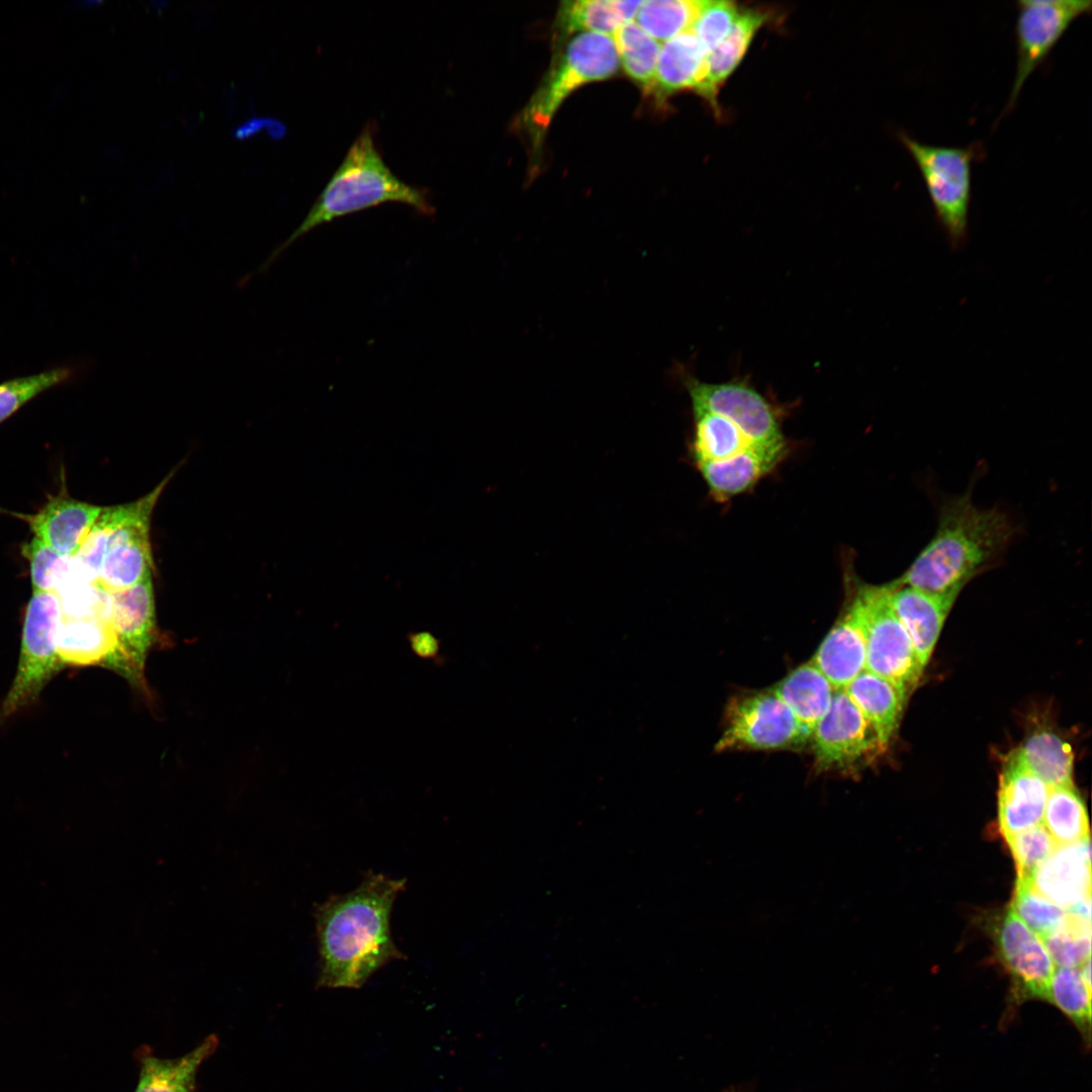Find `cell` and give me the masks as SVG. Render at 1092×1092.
<instances>
[{"instance_id": "cell-1", "label": "cell", "mask_w": 1092, "mask_h": 1092, "mask_svg": "<svg viewBox=\"0 0 1092 1092\" xmlns=\"http://www.w3.org/2000/svg\"><path fill=\"white\" fill-rule=\"evenodd\" d=\"M404 886L403 879L370 873L356 890L316 907L318 986L359 988L387 963L403 959L392 940L389 919Z\"/></svg>"}, {"instance_id": "cell-2", "label": "cell", "mask_w": 1092, "mask_h": 1092, "mask_svg": "<svg viewBox=\"0 0 1092 1092\" xmlns=\"http://www.w3.org/2000/svg\"><path fill=\"white\" fill-rule=\"evenodd\" d=\"M1017 531L1005 512L976 507L971 492L947 499L939 508L934 535L894 582L960 595L972 579L1000 562Z\"/></svg>"}, {"instance_id": "cell-3", "label": "cell", "mask_w": 1092, "mask_h": 1092, "mask_svg": "<svg viewBox=\"0 0 1092 1092\" xmlns=\"http://www.w3.org/2000/svg\"><path fill=\"white\" fill-rule=\"evenodd\" d=\"M374 129L373 123L365 125L302 222L256 273L266 272L296 240L336 218L388 202L405 204L427 216L435 213L428 192L401 181L385 164L375 145Z\"/></svg>"}, {"instance_id": "cell-4", "label": "cell", "mask_w": 1092, "mask_h": 1092, "mask_svg": "<svg viewBox=\"0 0 1092 1092\" xmlns=\"http://www.w3.org/2000/svg\"><path fill=\"white\" fill-rule=\"evenodd\" d=\"M619 57L612 35L598 32L577 33L570 39L556 63L520 114L518 123L539 146L561 103L578 87L613 76Z\"/></svg>"}, {"instance_id": "cell-5", "label": "cell", "mask_w": 1092, "mask_h": 1092, "mask_svg": "<svg viewBox=\"0 0 1092 1092\" xmlns=\"http://www.w3.org/2000/svg\"><path fill=\"white\" fill-rule=\"evenodd\" d=\"M898 139L913 158L924 181L935 216L952 249L968 236L972 199V164L984 155L979 143L967 147L928 145L901 130Z\"/></svg>"}, {"instance_id": "cell-6", "label": "cell", "mask_w": 1092, "mask_h": 1092, "mask_svg": "<svg viewBox=\"0 0 1092 1092\" xmlns=\"http://www.w3.org/2000/svg\"><path fill=\"white\" fill-rule=\"evenodd\" d=\"M867 623L866 669L891 682L907 700L924 667L891 603L892 582H859Z\"/></svg>"}, {"instance_id": "cell-7", "label": "cell", "mask_w": 1092, "mask_h": 1092, "mask_svg": "<svg viewBox=\"0 0 1092 1092\" xmlns=\"http://www.w3.org/2000/svg\"><path fill=\"white\" fill-rule=\"evenodd\" d=\"M62 622L59 597L33 593L26 609L17 673L3 705L5 715L31 703L63 667L57 649Z\"/></svg>"}, {"instance_id": "cell-8", "label": "cell", "mask_w": 1092, "mask_h": 1092, "mask_svg": "<svg viewBox=\"0 0 1092 1092\" xmlns=\"http://www.w3.org/2000/svg\"><path fill=\"white\" fill-rule=\"evenodd\" d=\"M808 740L810 735L770 689L730 702L715 749H780L802 746Z\"/></svg>"}, {"instance_id": "cell-9", "label": "cell", "mask_w": 1092, "mask_h": 1092, "mask_svg": "<svg viewBox=\"0 0 1092 1092\" xmlns=\"http://www.w3.org/2000/svg\"><path fill=\"white\" fill-rule=\"evenodd\" d=\"M1016 4V71L1002 115L1013 109L1028 77L1044 62L1071 24L1092 10L1089 0H1021Z\"/></svg>"}, {"instance_id": "cell-10", "label": "cell", "mask_w": 1092, "mask_h": 1092, "mask_svg": "<svg viewBox=\"0 0 1092 1092\" xmlns=\"http://www.w3.org/2000/svg\"><path fill=\"white\" fill-rule=\"evenodd\" d=\"M810 741L818 772L856 770L885 748L843 689L835 691L830 708L815 727Z\"/></svg>"}, {"instance_id": "cell-11", "label": "cell", "mask_w": 1092, "mask_h": 1092, "mask_svg": "<svg viewBox=\"0 0 1092 1092\" xmlns=\"http://www.w3.org/2000/svg\"><path fill=\"white\" fill-rule=\"evenodd\" d=\"M684 381L693 411L710 412L728 419L753 445L785 443L777 411L747 382H705L688 375Z\"/></svg>"}, {"instance_id": "cell-12", "label": "cell", "mask_w": 1092, "mask_h": 1092, "mask_svg": "<svg viewBox=\"0 0 1092 1092\" xmlns=\"http://www.w3.org/2000/svg\"><path fill=\"white\" fill-rule=\"evenodd\" d=\"M111 600L109 623L117 637L111 668L138 685L143 684L146 657L155 630L152 575L127 589L112 593Z\"/></svg>"}, {"instance_id": "cell-13", "label": "cell", "mask_w": 1092, "mask_h": 1092, "mask_svg": "<svg viewBox=\"0 0 1092 1092\" xmlns=\"http://www.w3.org/2000/svg\"><path fill=\"white\" fill-rule=\"evenodd\" d=\"M841 615L811 659L836 690L866 669L867 623L859 582L850 580Z\"/></svg>"}, {"instance_id": "cell-14", "label": "cell", "mask_w": 1092, "mask_h": 1092, "mask_svg": "<svg viewBox=\"0 0 1092 1092\" xmlns=\"http://www.w3.org/2000/svg\"><path fill=\"white\" fill-rule=\"evenodd\" d=\"M996 943L1019 997L1043 999L1055 964L1042 940L1011 908L997 927Z\"/></svg>"}, {"instance_id": "cell-15", "label": "cell", "mask_w": 1092, "mask_h": 1092, "mask_svg": "<svg viewBox=\"0 0 1092 1092\" xmlns=\"http://www.w3.org/2000/svg\"><path fill=\"white\" fill-rule=\"evenodd\" d=\"M168 480L169 476L139 500L103 508L74 556L92 582H97L104 557L115 544L134 536L149 535L154 507Z\"/></svg>"}, {"instance_id": "cell-16", "label": "cell", "mask_w": 1092, "mask_h": 1092, "mask_svg": "<svg viewBox=\"0 0 1092 1092\" xmlns=\"http://www.w3.org/2000/svg\"><path fill=\"white\" fill-rule=\"evenodd\" d=\"M1049 787L1012 752L1000 775L998 824L1009 836L1042 823Z\"/></svg>"}, {"instance_id": "cell-17", "label": "cell", "mask_w": 1092, "mask_h": 1092, "mask_svg": "<svg viewBox=\"0 0 1092 1092\" xmlns=\"http://www.w3.org/2000/svg\"><path fill=\"white\" fill-rule=\"evenodd\" d=\"M1030 883L1040 895L1066 910L1091 897L1089 836L1074 843L1058 845L1036 870Z\"/></svg>"}, {"instance_id": "cell-18", "label": "cell", "mask_w": 1092, "mask_h": 1092, "mask_svg": "<svg viewBox=\"0 0 1092 1092\" xmlns=\"http://www.w3.org/2000/svg\"><path fill=\"white\" fill-rule=\"evenodd\" d=\"M959 595L933 594L892 581L891 603L907 630L920 664L928 663Z\"/></svg>"}, {"instance_id": "cell-19", "label": "cell", "mask_w": 1092, "mask_h": 1092, "mask_svg": "<svg viewBox=\"0 0 1092 1092\" xmlns=\"http://www.w3.org/2000/svg\"><path fill=\"white\" fill-rule=\"evenodd\" d=\"M786 443L750 445L723 460L698 463L712 496L725 502L749 490L784 458Z\"/></svg>"}, {"instance_id": "cell-20", "label": "cell", "mask_w": 1092, "mask_h": 1092, "mask_svg": "<svg viewBox=\"0 0 1092 1092\" xmlns=\"http://www.w3.org/2000/svg\"><path fill=\"white\" fill-rule=\"evenodd\" d=\"M102 510L62 496L47 503L27 520L34 537L60 554L75 556Z\"/></svg>"}, {"instance_id": "cell-21", "label": "cell", "mask_w": 1092, "mask_h": 1092, "mask_svg": "<svg viewBox=\"0 0 1092 1092\" xmlns=\"http://www.w3.org/2000/svg\"><path fill=\"white\" fill-rule=\"evenodd\" d=\"M708 72V53L689 29L660 46L653 93L658 99L685 89L699 91Z\"/></svg>"}, {"instance_id": "cell-22", "label": "cell", "mask_w": 1092, "mask_h": 1092, "mask_svg": "<svg viewBox=\"0 0 1092 1092\" xmlns=\"http://www.w3.org/2000/svg\"><path fill=\"white\" fill-rule=\"evenodd\" d=\"M772 691L811 735L830 708L836 689L812 660L799 665Z\"/></svg>"}, {"instance_id": "cell-23", "label": "cell", "mask_w": 1092, "mask_h": 1092, "mask_svg": "<svg viewBox=\"0 0 1092 1092\" xmlns=\"http://www.w3.org/2000/svg\"><path fill=\"white\" fill-rule=\"evenodd\" d=\"M843 690L887 747L907 700L891 682L867 669Z\"/></svg>"}, {"instance_id": "cell-24", "label": "cell", "mask_w": 1092, "mask_h": 1092, "mask_svg": "<svg viewBox=\"0 0 1092 1092\" xmlns=\"http://www.w3.org/2000/svg\"><path fill=\"white\" fill-rule=\"evenodd\" d=\"M57 649L63 664H103L111 667L117 650V637L109 622L63 619Z\"/></svg>"}, {"instance_id": "cell-25", "label": "cell", "mask_w": 1092, "mask_h": 1092, "mask_svg": "<svg viewBox=\"0 0 1092 1092\" xmlns=\"http://www.w3.org/2000/svg\"><path fill=\"white\" fill-rule=\"evenodd\" d=\"M217 1044V1037L209 1035L190 1053L176 1059L144 1057L134 1092H195L198 1068Z\"/></svg>"}, {"instance_id": "cell-26", "label": "cell", "mask_w": 1092, "mask_h": 1092, "mask_svg": "<svg viewBox=\"0 0 1092 1092\" xmlns=\"http://www.w3.org/2000/svg\"><path fill=\"white\" fill-rule=\"evenodd\" d=\"M766 18L767 15L761 11H741L727 36L708 54L707 76L698 93L713 106H717L720 87L740 64Z\"/></svg>"}, {"instance_id": "cell-27", "label": "cell", "mask_w": 1092, "mask_h": 1092, "mask_svg": "<svg viewBox=\"0 0 1092 1092\" xmlns=\"http://www.w3.org/2000/svg\"><path fill=\"white\" fill-rule=\"evenodd\" d=\"M642 1L567 0L561 2L555 26L562 35L598 32L612 35L625 22L633 21Z\"/></svg>"}, {"instance_id": "cell-28", "label": "cell", "mask_w": 1092, "mask_h": 1092, "mask_svg": "<svg viewBox=\"0 0 1092 1092\" xmlns=\"http://www.w3.org/2000/svg\"><path fill=\"white\" fill-rule=\"evenodd\" d=\"M1014 754L1049 788L1074 785V753L1055 733L1035 732Z\"/></svg>"}, {"instance_id": "cell-29", "label": "cell", "mask_w": 1092, "mask_h": 1092, "mask_svg": "<svg viewBox=\"0 0 1092 1092\" xmlns=\"http://www.w3.org/2000/svg\"><path fill=\"white\" fill-rule=\"evenodd\" d=\"M152 567L149 535L134 536L107 552L96 583L110 594L121 592L152 575Z\"/></svg>"}, {"instance_id": "cell-30", "label": "cell", "mask_w": 1092, "mask_h": 1092, "mask_svg": "<svg viewBox=\"0 0 1092 1092\" xmlns=\"http://www.w3.org/2000/svg\"><path fill=\"white\" fill-rule=\"evenodd\" d=\"M625 73L647 93H653L660 43L636 21L620 25L612 34Z\"/></svg>"}, {"instance_id": "cell-31", "label": "cell", "mask_w": 1092, "mask_h": 1092, "mask_svg": "<svg viewBox=\"0 0 1092 1092\" xmlns=\"http://www.w3.org/2000/svg\"><path fill=\"white\" fill-rule=\"evenodd\" d=\"M21 552L29 561L33 593L57 595L73 581L93 583L74 556L60 554L36 537L23 544Z\"/></svg>"}, {"instance_id": "cell-32", "label": "cell", "mask_w": 1092, "mask_h": 1092, "mask_svg": "<svg viewBox=\"0 0 1092 1092\" xmlns=\"http://www.w3.org/2000/svg\"><path fill=\"white\" fill-rule=\"evenodd\" d=\"M1042 824L1058 845L1089 836L1086 807L1074 785L1049 789Z\"/></svg>"}, {"instance_id": "cell-33", "label": "cell", "mask_w": 1092, "mask_h": 1092, "mask_svg": "<svg viewBox=\"0 0 1092 1092\" xmlns=\"http://www.w3.org/2000/svg\"><path fill=\"white\" fill-rule=\"evenodd\" d=\"M693 450L697 463L731 457L751 444L728 419L705 411H694Z\"/></svg>"}, {"instance_id": "cell-34", "label": "cell", "mask_w": 1092, "mask_h": 1092, "mask_svg": "<svg viewBox=\"0 0 1092 1092\" xmlns=\"http://www.w3.org/2000/svg\"><path fill=\"white\" fill-rule=\"evenodd\" d=\"M1043 999L1058 1007L1089 1042L1091 987L1084 981L1080 968H1056Z\"/></svg>"}, {"instance_id": "cell-35", "label": "cell", "mask_w": 1092, "mask_h": 1092, "mask_svg": "<svg viewBox=\"0 0 1092 1092\" xmlns=\"http://www.w3.org/2000/svg\"><path fill=\"white\" fill-rule=\"evenodd\" d=\"M704 0H647L636 15V22L657 41L691 29Z\"/></svg>"}, {"instance_id": "cell-36", "label": "cell", "mask_w": 1092, "mask_h": 1092, "mask_svg": "<svg viewBox=\"0 0 1092 1092\" xmlns=\"http://www.w3.org/2000/svg\"><path fill=\"white\" fill-rule=\"evenodd\" d=\"M1041 940L1054 964L1080 968L1091 956V919L1066 910L1057 928Z\"/></svg>"}, {"instance_id": "cell-37", "label": "cell", "mask_w": 1092, "mask_h": 1092, "mask_svg": "<svg viewBox=\"0 0 1092 1092\" xmlns=\"http://www.w3.org/2000/svg\"><path fill=\"white\" fill-rule=\"evenodd\" d=\"M1011 909L1040 939L1053 932L1066 910L1040 895L1030 881L1017 880Z\"/></svg>"}, {"instance_id": "cell-38", "label": "cell", "mask_w": 1092, "mask_h": 1092, "mask_svg": "<svg viewBox=\"0 0 1092 1092\" xmlns=\"http://www.w3.org/2000/svg\"><path fill=\"white\" fill-rule=\"evenodd\" d=\"M64 620H93L109 622L111 594L97 583L74 581L58 594Z\"/></svg>"}, {"instance_id": "cell-39", "label": "cell", "mask_w": 1092, "mask_h": 1092, "mask_svg": "<svg viewBox=\"0 0 1092 1092\" xmlns=\"http://www.w3.org/2000/svg\"><path fill=\"white\" fill-rule=\"evenodd\" d=\"M71 375L70 368L58 367L0 383V423L37 394L65 382Z\"/></svg>"}, {"instance_id": "cell-40", "label": "cell", "mask_w": 1092, "mask_h": 1092, "mask_svg": "<svg viewBox=\"0 0 1092 1092\" xmlns=\"http://www.w3.org/2000/svg\"><path fill=\"white\" fill-rule=\"evenodd\" d=\"M1005 839L1015 861L1017 880L1030 881L1058 847L1042 823Z\"/></svg>"}, {"instance_id": "cell-41", "label": "cell", "mask_w": 1092, "mask_h": 1092, "mask_svg": "<svg viewBox=\"0 0 1092 1092\" xmlns=\"http://www.w3.org/2000/svg\"><path fill=\"white\" fill-rule=\"evenodd\" d=\"M740 13L734 2L704 0L691 30L709 54L727 36Z\"/></svg>"}, {"instance_id": "cell-42", "label": "cell", "mask_w": 1092, "mask_h": 1092, "mask_svg": "<svg viewBox=\"0 0 1092 1092\" xmlns=\"http://www.w3.org/2000/svg\"><path fill=\"white\" fill-rule=\"evenodd\" d=\"M413 650L422 657H432L438 653V642L434 636L427 632L417 633L411 638Z\"/></svg>"}]
</instances>
